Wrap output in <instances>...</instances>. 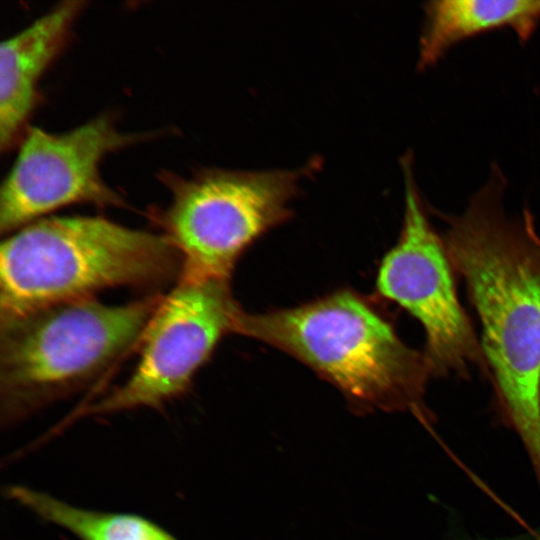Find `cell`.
Masks as SVG:
<instances>
[{
  "label": "cell",
  "instance_id": "cell-1",
  "mask_svg": "<svg viewBox=\"0 0 540 540\" xmlns=\"http://www.w3.org/2000/svg\"><path fill=\"white\" fill-rule=\"evenodd\" d=\"M505 187L494 165L461 214L439 216L480 321L498 415L519 436L540 485V235L529 209L506 215Z\"/></svg>",
  "mask_w": 540,
  "mask_h": 540
},
{
  "label": "cell",
  "instance_id": "cell-2",
  "mask_svg": "<svg viewBox=\"0 0 540 540\" xmlns=\"http://www.w3.org/2000/svg\"><path fill=\"white\" fill-rule=\"evenodd\" d=\"M235 333L302 361L359 413L409 412L423 425L433 424L425 401L431 375L424 354L403 343L393 326L352 291L263 314L241 310Z\"/></svg>",
  "mask_w": 540,
  "mask_h": 540
},
{
  "label": "cell",
  "instance_id": "cell-3",
  "mask_svg": "<svg viewBox=\"0 0 540 540\" xmlns=\"http://www.w3.org/2000/svg\"><path fill=\"white\" fill-rule=\"evenodd\" d=\"M179 251L164 234L98 216L44 217L0 246V316L93 298L116 287L178 280Z\"/></svg>",
  "mask_w": 540,
  "mask_h": 540
},
{
  "label": "cell",
  "instance_id": "cell-4",
  "mask_svg": "<svg viewBox=\"0 0 540 540\" xmlns=\"http://www.w3.org/2000/svg\"><path fill=\"white\" fill-rule=\"evenodd\" d=\"M159 293L123 305L93 298L0 316V426H16L100 380L140 343Z\"/></svg>",
  "mask_w": 540,
  "mask_h": 540
},
{
  "label": "cell",
  "instance_id": "cell-5",
  "mask_svg": "<svg viewBox=\"0 0 540 540\" xmlns=\"http://www.w3.org/2000/svg\"><path fill=\"white\" fill-rule=\"evenodd\" d=\"M314 161L300 169L240 171L203 169L190 178L163 176L171 202L159 217L164 235L179 251V279L230 280L242 252L291 214Z\"/></svg>",
  "mask_w": 540,
  "mask_h": 540
},
{
  "label": "cell",
  "instance_id": "cell-6",
  "mask_svg": "<svg viewBox=\"0 0 540 540\" xmlns=\"http://www.w3.org/2000/svg\"><path fill=\"white\" fill-rule=\"evenodd\" d=\"M404 220L399 239L385 255L376 286L420 322L430 375L466 379L487 366L473 325L457 294L454 268L444 239L431 224L415 183L411 159H402Z\"/></svg>",
  "mask_w": 540,
  "mask_h": 540
},
{
  "label": "cell",
  "instance_id": "cell-7",
  "mask_svg": "<svg viewBox=\"0 0 540 540\" xmlns=\"http://www.w3.org/2000/svg\"><path fill=\"white\" fill-rule=\"evenodd\" d=\"M241 309L229 280H183L163 296L140 343V358L129 379L102 399L67 417L150 408L161 410L183 396L220 339L235 333Z\"/></svg>",
  "mask_w": 540,
  "mask_h": 540
},
{
  "label": "cell",
  "instance_id": "cell-8",
  "mask_svg": "<svg viewBox=\"0 0 540 540\" xmlns=\"http://www.w3.org/2000/svg\"><path fill=\"white\" fill-rule=\"evenodd\" d=\"M143 139V134L119 131L108 115L64 133L28 128L1 186V234L71 204L123 206L122 197L103 180L101 163L112 152Z\"/></svg>",
  "mask_w": 540,
  "mask_h": 540
},
{
  "label": "cell",
  "instance_id": "cell-9",
  "mask_svg": "<svg viewBox=\"0 0 540 540\" xmlns=\"http://www.w3.org/2000/svg\"><path fill=\"white\" fill-rule=\"evenodd\" d=\"M84 1H65L0 46V146L11 148L37 100L38 82L63 49Z\"/></svg>",
  "mask_w": 540,
  "mask_h": 540
},
{
  "label": "cell",
  "instance_id": "cell-10",
  "mask_svg": "<svg viewBox=\"0 0 540 540\" xmlns=\"http://www.w3.org/2000/svg\"><path fill=\"white\" fill-rule=\"evenodd\" d=\"M540 25V0H437L424 6L419 69L435 65L458 43L509 28L527 43Z\"/></svg>",
  "mask_w": 540,
  "mask_h": 540
},
{
  "label": "cell",
  "instance_id": "cell-11",
  "mask_svg": "<svg viewBox=\"0 0 540 540\" xmlns=\"http://www.w3.org/2000/svg\"><path fill=\"white\" fill-rule=\"evenodd\" d=\"M4 496L79 540H179L143 516L78 507L26 485H8Z\"/></svg>",
  "mask_w": 540,
  "mask_h": 540
}]
</instances>
